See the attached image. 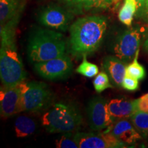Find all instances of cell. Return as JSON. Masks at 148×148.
I'll return each instance as SVG.
<instances>
[{
    "label": "cell",
    "instance_id": "4",
    "mask_svg": "<svg viewBox=\"0 0 148 148\" xmlns=\"http://www.w3.org/2000/svg\"><path fill=\"white\" fill-rule=\"evenodd\" d=\"M82 116L73 105L53 103L43 114L41 123L50 133H67L77 130L81 125Z\"/></svg>",
    "mask_w": 148,
    "mask_h": 148
},
{
    "label": "cell",
    "instance_id": "12",
    "mask_svg": "<svg viewBox=\"0 0 148 148\" xmlns=\"http://www.w3.org/2000/svg\"><path fill=\"white\" fill-rule=\"evenodd\" d=\"M107 129L106 132L111 133L125 144L134 143L142 138L132 122L127 119L116 120Z\"/></svg>",
    "mask_w": 148,
    "mask_h": 148
},
{
    "label": "cell",
    "instance_id": "15",
    "mask_svg": "<svg viewBox=\"0 0 148 148\" xmlns=\"http://www.w3.org/2000/svg\"><path fill=\"white\" fill-rule=\"evenodd\" d=\"M68 8L73 13L106 10L112 3V0H64Z\"/></svg>",
    "mask_w": 148,
    "mask_h": 148
},
{
    "label": "cell",
    "instance_id": "1",
    "mask_svg": "<svg viewBox=\"0 0 148 148\" xmlns=\"http://www.w3.org/2000/svg\"><path fill=\"white\" fill-rule=\"evenodd\" d=\"M21 14L1 25L0 77L3 86L12 88L25 81L26 71L16 45L15 33Z\"/></svg>",
    "mask_w": 148,
    "mask_h": 148
},
{
    "label": "cell",
    "instance_id": "26",
    "mask_svg": "<svg viewBox=\"0 0 148 148\" xmlns=\"http://www.w3.org/2000/svg\"><path fill=\"white\" fill-rule=\"evenodd\" d=\"M137 6V11H136V16L138 18L143 19L144 10H145V0H135Z\"/></svg>",
    "mask_w": 148,
    "mask_h": 148
},
{
    "label": "cell",
    "instance_id": "29",
    "mask_svg": "<svg viewBox=\"0 0 148 148\" xmlns=\"http://www.w3.org/2000/svg\"><path fill=\"white\" fill-rule=\"evenodd\" d=\"M112 3H114V4H118V3L119 2L120 0H112Z\"/></svg>",
    "mask_w": 148,
    "mask_h": 148
},
{
    "label": "cell",
    "instance_id": "10",
    "mask_svg": "<svg viewBox=\"0 0 148 148\" xmlns=\"http://www.w3.org/2000/svg\"><path fill=\"white\" fill-rule=\"evenodd\" d=\"M88 117L90 127L94 131L108 128L114 123L108 110V103L101 97L92 98L88 103Z\"/></svg>",
    "mask_w": 148,
    "mask_h": 148
},
{
    "label": "cell",
    "instance_id": "2",
    "mask_svg": "<svg viewBox=\"0 0 148 148\" xmlns=\"http://www.w3.org/2000/svg\"><path fill=\"white\" fill-rule=\"evenodd\" d=\"M108 21L103 16L89 15L77 18L69 27L70 53L76 58L94 53L104 38Z\"/></svg>",
    "mask_w": 148,
    "mask_h": 148
},
{
    "label": "cell",
    "instance_id": "3",
    "mask_svg": "<svg viewBox=\"0 0 148 148\" xmlns=\"http://www.w3.org/2000/svg\"><path fill=\"white\" fill-rule=\"evenodd\" d=\"M64 35L55 29L36 28L29 38L27 56L33 63L44 62L65 54Z\"/></svg>",
    "mask_w": 148,
    "mask_h": 148
},
{
    "label": "cell",
    "instance_id": "11",
    "mask_svg": "<svg viewBox=\"0 0 148 148\" xmlns=\"http://www.w3.org/2000/svg\"><path fill=\"white\" fill-rule=\"evenodd\" d=\"M21 112V89L19 84L12 88L1 87L0 112L2 117H10Z\"/></svg>",
    "mask_w": 148,
    "mask_h": 148
},
{
    "label": "cell",
    "instance_id": "27",
    "mask_svg": "<svg viewBox=\"0 0 148 148\" xmlns=\"http://www.w3.org/2000/svg\"><path fill=\"white\" fill-rule=\"evenodd\" d=\"M143 19L145 22H147V23H148V0H145V10H144V14H143Z\"/></svg>",
    "mask_w": 148,
    "mask_h": 148
},
{
    "label": "cell",
    "instance_id": "14",
    "mask_svg": "<svg viewBox=\"0 0 148 148\" xmlns=\"http://www.w3.org/2000/svg\"><path fill=\"white\" fill-rule=\"evenodd\" d=\"M108 110L114 121L130 118L137 111L136 99L130 100L125 98L112 99L108 102Z\"/></svg>",
    "mask_w": 148,
    "mask_h": 148
},
{
    "label": "cell",
    "instance_id": "24",
    "mask_svg": "<svg viewBox=\"0 0 148 148\" xmlns=\"http://www.w3.org/2000/svg\"><path fill=\"white\" fill-rule=\"evenodd\" d=\"M122 87L129 91H135L139 87L138 79H136L126 75L122 82Z\"/></svg>",
    "mask_w": 148,
    "mask_h": 148
},
{
    "label": "cell",
    "instance_id": "13",
    "mask_svg": "<svg viewBox=\"0 0 148 148\" xmlns=\"http://www.w3.org/2000/svg\"><path fill=\"white\" fill-rule=\"evenodd\" d=\"M103 71L108 75L112 85L120 87L126 75V66L125 62L115 56H108L103 58L101 63Z\"/></svg>",
    "mask_w": 148,
    "mask_h": 148
},
{
    "label": "cell",
    "instance_id": "5",
    "mask_svg": "<svg viewBox=\"0 0 148 148\" xmlns=\"http://www.w3.org/2000/svg\"><path fill=\"white\" fill-rule=\"evenodd\" d=\"M22 111L38 112L47 110L53 104L54 95L47 84L25 81L19 84Z\"/></svg>",
    "mask_w": 148,
    "mask_h": 148
},
{
    "label": "cell",
    "instance_id": "25",
    "mask_svg": "<svg viewBox=\"0 0 148 148\" xmlns=\"http://www.w3.org/2000/svg\"><path fill=\"white\" fill-rule=\"evenodd\" d=\"M136 106L137 111L148 112V97L146 94L136 99Z\"/></svg>",
    "mask_w": 148,
    "mask_h": 148
},
{
    "label": "cell",
    "instance_id": "28",
    "mask_svg": "<svg viewBox=\"0 0 148 148\" xmlns=\"http://www.w3.org/2000/svg\"><path fill=\"white\" fill-rule=\"evenodd\" d=\"M143 47H144V49H145V51L147 53H148V38L147 40H146L145 43H144Z\"/></svg>",
    "mask_w": 148,
    "mask_h": 148
},
{
    "label": "cell",
    "instance_id": "22",
    "mask_svg": "<svg viewBox=\"0 0 148 148\" xmlns=\"http://www.w3.org/2000/svg\"><path fill=\"white\" fill-rule=\"evenodd\" d=\"M110 82V79L106 72L101 71L97 74L92 84L96 92L100 93L107 88H112L113 86Z\"/></svg>",
    "mask_w": 148,
    "mask_h": 148
},
{
    "label": "cell",
    "instance_id": "18",
    "mask_svg": "<svg viewBox=\"0 0 148 148\" xmlns=\"http://www.w3.org/2000/svg\"><path fill=\"white\" fill-rule=\"evenodd\" d=\"M137 6L135 0H124V3L119 10L118 17L119 21L127 26H130L136 16Z\"/></svg>",
    "mask_w": 148,
    "mask_h": 148
},
{
    "label": "cell",
    "instance_id": "21",
    "mask_svg": "<svg viewBox=\"0 0 148 148\" xmlns=\"http://www.w3.org/2000/svg\"><path fill=\"white\" fill-rule=\"evenodd\" d=\"M75 71L85 77H92L98 73L99 69L96 64L88 62L86 59V55H84L83 56L82 62L77 66Z\"/></svg>",
    "mask_w": 148,
    "mask_h": 148
},
{
    "label": "cell",
    "instance_id": "17",
    "mask_svg": "<svg viewBox=\"0 0 148 148\" xmlns=\"http://www.w3.org/2000/svg\"><path fill=\"white\" fill-rule=\"evenodd\" d=\"M36 130V123L32 118L22 115L18 116L14 123V130L17 137L23 138L33 134Z\"/></svg>",
    "mask_w": 148,
    "mask_h": 148
},
{
    "label": "cell",
    "instance_id": "19",
    "mask_svg": "<svg viewBox=\"0 0 148 148\" xmlns=\"http://www.w3.org/2000/svg\"><path fill=\"white\" fill-rule=\"evenodd\" d=\"M130 121L142 137L148 136V112L136 111L130 118Z\"/></svg>",
    "mask_w": 148,
    "mask_h": 148
},
{
    "label": "cell",
    "instance_id": "8",
    "mask_svg": "<svg viewBox=\"0 0 148 148\" xmlns=\"http://www.w3.org/2000/svg\"><path fill=\"white\" fill-rule=\"evenodd\" d=\"M34 69L38 75L49 80H57L69 77L73 71L71 58L64 54L51 60L34 63Z\"/></svg>",
    "mask_w": 148,
    "mask_h": 148
},
{
    "label": "cell",
    "instance_id": "7",
    "mask_svg": "<svg viewBox=\"0 0 148 148\" xmlns=\"http://www.w3.org/2000/svg\"><path fill=\"white\" fill-rule=\"evenodd\" d=\"M141 31L139 27H133L125 30L116 37L112 51L115 56L127 62L134 58L139 49Z\"/></svg>",
    "mask_w": 148,
    "mask_h": 148
},
{
    "label": "cell",
    "instance_id": "6",
    "mask_svg": "<svg viewBox=\"0 0 148 148\" xmlns=\"http://www.w3.org/2000/svg\"><path fill=\"white\" fill-rule=\"evenodd\" d=\"M73 13L56 3H50L40 9L37 19L43 26L55 30L65 32L70 27Z\"/></svg>",
    "mask_w": 148,
    "mask_h": 148
},
{
    "label": "cell",
    "instance_id": "9",
    "mask_svg": "<svg viewBox=\"0 0 148 148\" xmlns=\"http://www.w3.org/2000/svg\"><path fill=\"white\" fill-rule=\"evenodd\" d=\"M78 148L125 147V143L106 131L102 132H77L73 135Z\"/></svg>",
    "mask_w": 148,
    "mask_h": 148
},
{
    "label": "cell",
    "instance_id": "23",
    "mask_svg": "<svg viewBox=\"0 0 148 148\" xmlns=\"http://www.w3.org/2000/svg\"><path fill=\"white\" fill-rule=\"evenodd\" d=\"M56 145L58 148H78V146L74 140L73 136H71L70 132L66 133L57 139Z\"/></svg>",
    "mask_w": 148,
    "mask_h": 148
},
{
    "label": "cell",
    "instance_id": "16",
    "mask_svg": "<svg viewBox=\"0 0 148 148\" xmlns=\"http://www.w3.org/2000/svg\"><path fill=\"white\" fill-rule=\"evenodd\" d=\"M25 0H0V23L3 25L23 13Z\"/></svg>",
    "mask_w": 148,
    "mask_h": 148
},
{
    "label": "cell",
    "instance_id": "30",
    "mask_svg": "<svg viewBox=\"0 0 148 148\" xmlns=\"http://www.w3.org/2000/svg\"><path fill=\"white\" fill-rule=\"evenodd\" d=\"M146 95H147V97H148V92H147V94H146Z\"/></svg>",
    "mask_w": 148,
    "mask_h": 148
},
{
    "label": "cell",
    "instance_id": "20",
    "mask_svg": "<svg viewBox=\"0 0 148 148\" xmlns=\"http://www.w3.org/2000/svg\"><path fill=\"white\" fill-rule=\"evenodd\" d=\"M139 49L136 51L132 63L126 66V75L138 80H142L145 77L146 72L143 65L138 62Z\"/></svg>",
    "mask_w": 148,
    "mask_h": 148
}]
</instances>
